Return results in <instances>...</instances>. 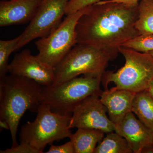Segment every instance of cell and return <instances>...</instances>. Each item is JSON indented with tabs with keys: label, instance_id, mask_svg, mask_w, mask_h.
I'll return each instance as SVG.
<instances>
[{
	"label": "cell",
	"instance_id": "1",
	"mask_svg": "<svg viewBox=\"0 0 153 153\" xmlns=\"http://www.w3.org/2000/svg\"><path fill=\"white\" fill-rule=\"evenodd\" d=\"M139 3L126 4L100 1L90 6L76 25L77 44L119 51L120 47L140 35L135 27Z\"/></svg>",
	"mask_w": 153,
	"mask_h": 153
},
{
	"label": "cell",
	"instance_id": "2",
	"mask_svg": "<svg viewBox=\"0 0 153 153\" xmlns=\"http://www.w3.org/2000/svg\"><path fill=\"white\" fill-rule=\"evenodd\" d=\"M42 87L23 76L10 74L0 78V120L8 123L12 147L18 145V126L24 114L27 110L38 112Z\"/></svg>",
	"mask_w": 153,
	"mask_h": 153
},
{
	"label": "cell",
	"instance_id": "3",
	"mask_svg": "<svg viewBox=\"0 0 153 153\" xmlns=\"http://www.w3.org/2000/svg\"><path fill=\"white\" fill-rule=\"evenodd\" d=\"M119 53V51L77 44L54 68L53 84L65 82L81 74L102 76L109 61L117 58Z\"/></svg>",
	"mask_w": 153,
	"mask_h": 153
},
{
	"label": "cell",
	"instance_id": "4",
	"mask_svg": "<svg viewBox=\"0 0 153 153\" xmlns=\"http://www.w3.org/2000/svg\"><path fill=\"white\" fill-rule=\"evenodd\" d=\"M102 76L84 75L57 84L43 86L40 102L53 112L71 114L75 107L89 96H100Z\"/></svg>",
	"mask_w": 153,
	"mask_h": 153
},
{
	"label": "cell",
	"instance_id": "5",
	"mask_svg": "<svg viewBox=\"0 0 153 153\" xmlns=\"http://www.w3.org/2000/svg\"><path fill=\"white\" fill-rule=\"evenodd\" d=\"M125 59V63L116 72L105 71L102 76L101 83L105 90L111 82L117 89H123L136 93L146 90L153 79V56L123 47L119 49Z\"/></svg>",
	"mask_w": 153,
	"mask_h": 153
},
{
	"label": "cell",
	"instance_id": "6",
	"mask_svg": "<svg viewBox=\"0 0 153 153\" xmlns=\"http://www.w3.org/2000/svg\"><path fill=\"white\" fill-rule=\"evenodd\" d=\"M37 113L35 120L22 126L21 141L29 144L42 153L47 145L69 138L72 134L69 127L71 114L56 113L44 104L40 105Z\"/></svg>",
	"mask_w": 153,
	"mask_h": 153
},
{
	"label": "cell",
	"instance_id": "7",
	"mask_svg": "<svg viewBox=\"0 0 153 153\" xmlns=\"http://www.w3.org/2000/svg\"><path fill=\"white\" fill-rule=\"evenodd\" d=\"M90 7L66 16L56 30L36 41L35 44L38 51L37 56L39 59L55 68L77 44L76 24Z\"/></svg>",
	"mask_w": 153,
	"mask_h": 153
},
{
	"label": "cell",
	"instance_id": "8",
	"mask_svg": "<svg viewBox=\"0 0 153 153\" xmlns=\"http://www.w3.org/2000/svg\"><path fill=\"white\" fill-rule=\"evenodd\" d=\"M70 0H43L33 20L20 39L16 51L31 41L47 36L60 25Z\"/></svg>",
	"mask_w": 153,
	"mask_h": 153
},
{
	"label": "cell",
	"instance_id": "9",
	"mask_svg": "<svg viewBox=\"0 0 153 153\" xmlns=\"http://www.w3.org/2000/svg\"><path fill=\"white\" fill-rule=\"evenodd\" d=\"M107 113L106 107L102 102L100 96H89L74 108L69 127L70 128L100 130L105 134L114 131L115 125Z\"/></svg>",
	"mask_w": 153,
	"mask_h": 153
},
{
	"label": "cell",
	"instance_id": "10",
	"mask_svg": "<svg viewBox=\"0 0 153 153\" xmlns=\"http://www.w3.org/2000/svg\"><path fill=\"white\" fill-rule=\"evenodd\" d=\"M8 72L32 79L42 86L54 83L55 69L42 62L29 49L17 53L9 63Z\"/></svg>",
	"mask_w": 153,
	"mask_h": 153
},
{
	"label": "cell",
	"instance_id": "11",
	"mask_svg": "<svg viewBox=\"0 0 153 153\" xmlns=\"http://www.w3.org/2000/svg\"><path fill=\"white\" fill-rule=\"evenodd\" d=\"M114 131L127 140L133 153H153V131L136 117L131 111L115 125Z\"/></svg>",
	"mask_w": 153,
	"mask_h": 153
},
{
	"label": "cell",
	"instance_id": "12",
	"mask_svg": "<svg viewBox=\"0 0 153 153\" xmlns=\"http://www.w3.org/2000/svg\"><path fill=\"white\" fill-rule=\"evenodd\" d=\"M43 0H11L0 2V27L30 22Z\"/></svg>",
	"mask_w": 153,
	"mask_h": 153
},
{
	"label": "cell",
	"instance_id": "13",
	"mask_svg": "<svg viewBox=\"0 0 153 153\" xmlns=\"http://www.w3.org/2000/svg\"><path fill=\"white\" fill-rule=\"evenodd\" d=\"M135 94L129 91L117 89L115 87L101 92L100 96L101 101L106 107L110 119L115 125L121 122L126 114L131 111Z\"/></svg>",
	"mask_w": 153,
	"mask_h": 153
},
{
	"label": "cell",
	"instance_id": "14",
	"mask_svg": "<svg viewBox=\"0 0 153 153\" xmlns=\"http://www.w3.org/2000/svg\"><path fill=\"white\" fill-rule=\"evenodd\" d=\"M105 134L100 130L79 128L69 138L74 145L75 153H94Z\"/></svg>",
	"mask_w": 153,
	"mask_h": 153
},
{
	"label": "cell",
	"instance_id": "15",
	"mask_svg": "<svg viewBox=\"0 0 153 153\" xmlns=\"http://www.w3.org/2000/svg\"><path fill=\"white\" fill-rule=\"evenodd\" d=\"M131 111L153 131V98L147 89L135 94Z\"/></svg>",
	"mask_w": 153,
	"mask_h": 153
},
{
	"label": "cell",
	"instance_id": "16",
	"mask_svg": "<svg viewBox=\"0 0 153 153\" xmlns=\"http://www.w3.org/2000/svg\"><path fill=\"white\" fill-rule=\"evenodd\" d=\"M108 133L98 144L94 153H133L126 140L117 133Z\"/></svg>",
	"mask_w": 153,
	"mask_h": 153
},
{
	"label": "cell",
	"instance_id": "17",
	"mask_svg": "<svg viewBox=\"0 0 153 153\" xmlns=\"http://www.w3.org/2000/svg\"><path fill=\"white\" fill-rule=\"evenodd\" d=\"M138 10L135 27L140 35L153 34V0L140 1Z\"/></svg>",
	"mask_w": 153,
	"mask_h": 153
},
{
	"label": "cell",
	"instance_id": "18",
	"mask_svg": "<svg viewBox=\"0 0 153 153\" xmlns=\"http://www.w3.org/2000/svg\"><path fill=\"white\" fill-rule=\"evenodd\" d=\"M20 36L9 40L0 41V78L7 75L9 66V59L12 52L16 51Z\"/></svg>",
	"mask_w": 153,
	"mask_h": 153
},
{
	"label": "cell",
	"instance_id": "19",
	"mask_svg": "<svg viewBox=\"0 0 153 153\" xmlns=\"http://www.w3.org/2000/svg\"><path fill=\"white\" fill-rule=\"evenodd\" d=\"M122 47L137 52L149 53L153 51V34L139 35L126 42Z\"/></svg>",
	"mask_w": 153,
	"mask_h": 153
},
{
	"label": "cell",
	"instance_id": "20",
	"mask_svg": "<svg viewBox=\"0 0 153 153\" xmlns=\"http://www.w3.org/2000/svg\"><path fill=\"white\" fill-rule=\"evenodd\" d=\"M101 0H70L67 4L66 15H70L99 2Z\"/></svg>",
	"mask_w": 153,
	"mask_h": 153
},
{
	"label": "cell",
	"instance_id": "21",
	"mask_svg": "<svg viewBox=\"0 0 153 153\" xmlns=\"http://www.w3.org/2000/svg\"><path fill=\"white\" fill-rule=\"evenodd\" d=\"M1 153H41L39 151L27 143L21 141L20 144L4 150L0 151Z\"/></svg>",
	"mask_w": 153,
	"mask_h": 153
},
{
	"label": "cell",
	"instance_id": "22",
	"mask_svg": "<svg viewBox=\"0 0 153 153\" xmlns=\"http://www.w3.org/2000/svg\"><path fill=\"white\" fill-rule=\"evenodd\" d=\"M47 153H75L74 145L71 141L61 146L51 145Z\"/></svg>",
	"mask_w": 153,
	"mask_h": 153
},
{
	"label": "cell",
	"instance_id": "23",
	"mask_svg": "<svg viewBox=\"0 0 153 153\" xmlns=\"http://www.w3.org/2000/svg\"><path fill=\"white\" fill-rule=\"evenodd\" d=\"M141 0H105L106 2H117L124 3L126 4H134L139 3Z\"/></svg>",
	"mask_w": 153,
	"mask_h": 153
},
{
	"label": "cell",
	"instance_id": "24",
	"mask_svg": "<svg viewBox=\"0 0 153 153\" xmlns=\"http://www.w3.org/2000/svg\"><path fill=\"white\" fill-rule=\"evenodd\" d=\"M0 127L1 129H5L10 130V126L8 123L5 120H0Z\"/></svg>",
	"mask_w": 153,
	"mask_h": 153
},
{
	"label": "cell",
	"instance_id": "25",
	"mask_svg": "<svg viewBox=\"0 0 153 153\" xmlns=\"http://www.w3.org/2000/svg\"><path fill=\"white\" fill-rule=\"evenodd\" d=\"M150 94L151 96L153 98V79L150 82L149 84V87L147 89Z\"/></svg>",
	"mask_w": 153,
	"mask_h": 153
},
{
	"label": "cell",
	"instance_id": "26",
	"mask_svg": "<svg viewBox=\"0 0 153 153\" xmlns=\"http://www.w3.org/2000/svg\"><path fill=\"white\" fill-rule=\"evenodd\" d=\"M149 54H150L151 55H152L153 56V51H152V52H149Z\"/></svg>",
	"mask_w": 153,
	"mask_h": 153
}]
</instances>
